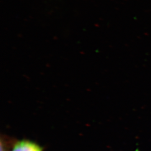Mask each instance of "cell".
I'll use <instances>...</instances> for the list:
<instances>
[{
	"instance_id": "1",
	"label": "cell",
	"mask_w": 151,
	"mask_h": 151,
	"mask_svg": "<svg viewBox=\"0 0 151 151\" xmlns=\"http://www.w3.org/2000/svg\"><path fill=\"white\" fill-rule=\"evenodd\" d=\"M11 151H43V149L34 142L23 139L15 142Z\"/></svg>"
},
{
	"instance_id": "2",
	"label": "cell",
	"mask_w": 151,
	"mask_h": 151,
	"mask_svg": "<svg viewBox=\"0 0 151 151\" xmlns=\"http://www.w3.org/2000/svg\"><path fill=\"white\" fill-rule=\"evenodd\" d=\"M7 141L5 139H4L3 138H1V151H9L8 150V145L7 144Z\"/></svg>"
}]
</instances>
